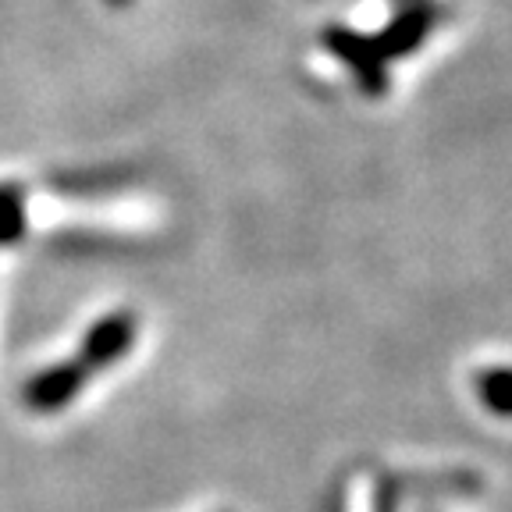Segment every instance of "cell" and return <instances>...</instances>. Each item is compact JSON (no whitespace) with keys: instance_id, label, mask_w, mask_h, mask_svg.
<instances>
[{"instance_id":"obj_1","label":"cell","mask_w":512,"mask_h":512,"mask_svg":"<svg viewBox=\"0 0 512 512\" xmlns=\"http://www.w3.org/2000/svg\"><path fill=\"white\" fill-rule=\"evenodd\" d=\"M89 370L79 360H64V363H50L40 374H32L22 388V402L32 413H61L75 402V395L86 388Z\"/></svg>"},{"instance_id":"obj_2","label":"cell","mask_w":512,"mask_h":512,"mask_svg":"<svg viewBox=\"0 0 512 512\" xmlns=\"http://www.w3.org/2000/svg\"><path fill=\"white\" fill-rule=\"evenodd\" d=\"M136 331H139V324L128 310L107 313V317H100L93 328L86 331L75 360H79L89 374L111 367V363H118L121 356H128V349L136 345Z\"/></svg>"},{"instance_id":"obj_3","label":"cell","mask_w":512,"mask_h":512,"mask_svg":"<svg viewBox=\"0 0 512 512\" xmlns=\"http://www.w3.org/2000/svg\"><path fill=\"white\" fill-rule=\"evenodd\" d=\"M473 392L488 413L509 420L512 416V367H484L473 374Z\"/></svg>"},{"instance_id":"obj_4","label":"cell","mask_w":512,"mask_h":512,"mask_svg":"<svg viewBox=\"0 0 512 512\" xmlns=\"http://www.w3.org/2000/svg\"><path fill=\"white\" fill-rule=\"evenodd\" d=\"M22 200L15 189H0V242H15L22 235Z\"/></svg>"},{"instance_id":"obj_5","label":"cell","mask_w":512,"mask_h":512,"mask_svg":"<svg viewBox=\"0 0 512 512\" xmlns=\"http://www.w3.org/2000/svg\"><path fill=\"white\" fill-rule=\"evenodd\" d=\"M374 512H399V484L395 480H384L381 488H377Z\"/></svg>"},{"instance_id":"obj_6","label":"cell","mask_w":512,"mask_h":512,"mask_svg":"<svg viewBox=\"0 0 512 512\" xmlns=\"http://www.w3.org/2000/svg\"><path fill=\"white\" fill-rule=\"evenodd\" d=\"M111 4H125V0H111Z\"/></svg>"}]
</instances>
